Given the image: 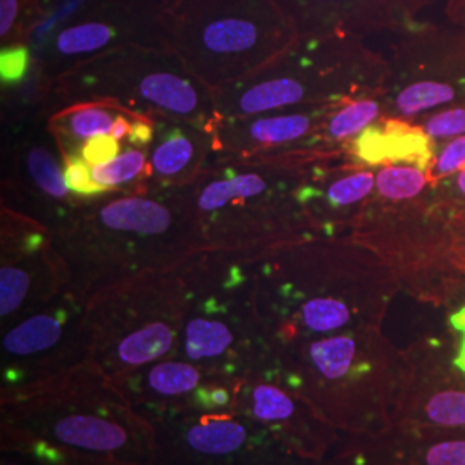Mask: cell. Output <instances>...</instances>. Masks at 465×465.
<instances>
[{
	"label": "cell",
	"mask_w": 465,
	"mask_h": 465,
	"mask_svg": "<svg viewBox=\"0 0 465 465\" xmlns=\"http://www.w3.org/2000/svg\"><path fill=\"white\" fill-rule=\"evenodd\" d=\"M259 311L280 355L334 332L380 328L399 280L347 236H305L253 259Z\"/></svg>",
	"instance_id": "cell-1"
},
{
	"label": "cell",
	"mask_w": 465,
	"mask_h": 465,
	"mask_svg": "<svg viewBox=\"0 0 465 465\" xmlns=\"http://www.w3.org/2000/svg\"><path fill=\"white\" fill-rule=\"evenodd\" d=\"M80 299L134 276L183 266L209 250L183 190L86 199L52 230Z\"/></svg>",
	"instance_id": "cell-2"
},
{
	"label": "cell",
	"mask_w": 465,
	"mask_h": 465,
	"mask_svg": "<svg viewBox=\"0 0 465 465\" xmlns=\"http://www.w3.org/2000/svg\"><path fill=\"white\" fill-rule=\"evenodd\" d=\"M0 440L42 441L86 465H150L155 432L107 376L86 366L0 395Z\"/></svg>",
	"instance_id": "cell-3"
},
{
	"label": "cell",
	"mask_w": 465,
	"mask_h": 465,
	"mask_svg": "<svg viewBox=\"0 0 465 465\" xmlns=\"http://www.w3.org/2000/svg\"><path fill=\"white\" fill-rule=\"evenodd\" d=\"M317 159L322 157L216 155L199 182L184 188L209 250L257 259L267 250L317 236L299 200L303 169Z\"/></svg>",
	"instance_id": "cell-4"
},
{
	"label": "cell",
	"mask_w": 465,
	"mask_h": 465,
	"mask_svg": "<svg viewBox=\"0 0 465 465\" xmlns=\"http://www.w3.org/2000/svg\"><path fill=\"white\" fill-rule=\"evenodd\" d=\"M184 312L180 353L232 380L278 364L259 311L253 259L200 252L183 266Z\"/></svg>",
	"instance_id": "cell-5"
},
{
	"label": "cell",
	"mask_w": 465,
	"mask_h": 465,
	"mask_svg": "<svg viewBox=\"0 0 465 465\" xmlns=\"http://www.w3.org/2000/svg\"><path fill=\"white\" fill-rule=\"evenodd\" d=\"M388 71V57L369 49L364 38H299L266 66L211 90L214 116L228 119L381 97Z\"/></svg>",
	"instance_id": "cell-6"
},
{
	"label": "cell",
	"mask_w": 465,
	"mask_h": 465,
	"mask_svg": "<svg viewBox=\"0 0 465 465\" xmlns=\"http://www.w3.org/2000/svg\"><path fill=\"white\" fill-rule=\"evenodd\" d=\"M163 45L209 92L290 49L299 35L276 0H157Z\"/></svg>",
	"instance_id": "cell-7"
},
{
	"label": "cell",
	"mask_w": 465,
	"mask_h": 465,
	"mask_svg": "<svg viewBox=\"0 0 465 465\" xmlns=\"http://www.w3.org/2000/svg\"><path fill=\"white\" fill-rule=\"evenodd\" d=\"M54 100L57 111L100 102L134 117L200 126L216 117L211 92L166 45L132 44L82 61L54 82Z\"/></svg>",
	"instance_id": "cell-8"
},
{
	"label": "cell",
	"mask_w": 465,
	"mask_h": 465,
	"mask_svg": "<svg viewBox=\"0 0 465 465\" xmlns=\"http://www.w3.org/2000/svg\"><path fill=\"white\" fill-rule=\"evenodd\" d=\"M282 369L336 430L381 431L391 397V351L380 328L334 332L282 353Z\"/></svg>",
	"instance_id": "cell-9"
},
{
	"label": "cell",
	"mask_w": 465,
	"mask_h": 465,
	"mask_svg": "<svg viewBox=\"0 0 465 465\" xmlns=\"http://www.w3.org/2000/svg\"><path fill=\"white\" fill-rule=\"evenodd\" d=\"M184 293L180 267L116 282L86 303L92 364L111 381L180 353Z\"/></svg>",
	"instance_id": "cell-10"
},
{
	"label": "cell",
	"mask_w": 465,
	"mask_h": 465,
	"mask_svg": "<svg viewBox=\"0 0 465 465\" xmlns=\"http://www.w3.org/2000/svg\"><path fill=\"white\" fill-rule=\"evenodd\" d=\"M460 211L434 197L431 190L403 202L372 195L355 219L350 236L372 250L399 282L420 290L422 282L457 269L453 245Z\"/></svg>",
	"instance_id": "cell-11"
},
{
	"label": "cell",
	"mask_w": 465,
	"mask_h": 465,
	"mask_svg": "<svg viewBox=\"0 0 465 465\" xmlns=\"http://www.w3.org/2000/svg\"><path fill=\"white\" fill-rule=\"evenodd\" d=\"M86 303L67 290L2 326L0 395L17 393L94 366Z\"/></svg>",
	"instance_id": "cell-12"
},
{
	"label": "cell",
	"mask_w": 465,
	"mask_h": 465,
	"mask_svg": "<svg viewBox=\"0 0 465 465\" xmlns=\"http://www.w3.org/2000/svg\"><path fill=\"white\" fill-rule=\"evenodd\" d=\"M382 92L384 117L416 123L465 105V30L417 19L397 34Z\"/></svg>",
	"instance_id": "cell-13"
},
{
	"label": "cell",
	"mask_w": 465,
	"mask_h": 465,
	"mask_svg": "<svg viewBox=\"0 0 465 465\" xmlns=\"http://www.w3.org/2000/svg\"><path fill=\"white\" fill-rule=\"evenodd\" d=\"M155 432L150 465H321L292 453L234 411L150 419Z\"/></svg>",
	"instance_id": "cell-14"
},
{
	"label": "cell",
	"mask_w": 465,
	"mask_h": 465,
	"mask_svg": "<svg viewBox=\"0 0 465 465\" xmlns=\"http://www.w3.org/2000/svg\"><path fill=\"white\" fill-rule=\"evenodd\" d=\"M5 150L2 205L52 230L86 200L67 186L64 157L47 130V116L35 114L9 123Z\"/></svg>",
	"instance_id": "cell-15"
},
{
	"label": "cell",
	"mask_w": 465,
	"mask_h": 465,
	"mask_svg": "<svg viewBox=\"0 0 465 465\" xmlns=\"http://www.w3.org/2000/svg\"><path fill=\"white\" fill-rule=\"evenodd\" d=\"M0 328L71 290V271L49 226L0 209Z\"/></svg>",
	"instance_id": "cell-16"
},
{
	"label": "cell",
	"mask_w": 465,
	"mask_h": 465,
	"mask_svg": "<svg viewBox=\"0 0 465 465\" xmlns=\"http://www.w3.org/2000/svg\"><path fill=\"white\" fill-rule=\"evenodd\" d=\"M232 411L264 428L292 453L317 464L338 440V430L300 391L280 361L238 380Z\"/></svg>",
	"instance_id": "cell-17"
},
{
	"label": "cell",
	"mask_w": 465,
	"mask_h": 465,
	"mask_svg": "<svg viewBox=\"0 0 465 465\" xmlns=\"http://www.w3.org/2000/svg\"><path fill=\"white\" fill-rule=\"evenodd\" d=\"M155 4L157 0H99L35 52L40 74L54 84L67 69L102 52L132 44L163 45Z\"/></svg>",
	"instance_id": "cell-18"
},
{
	"label": "cell",
	"mask_w": 465,
	"mask_h": 465,
	"mask_svg": "<svg viewBox=\"0 0 465 465\" xmlns=\"http://www.w3.org/2000/svg\"><path fill=\"white\" fill-rule=\"evenodd\" d=\"M236 382L182 355L161 359L117 380V391L147 420L190 412L232 411Z\"/></svg>",
	"instance_id": "cell-19"
},
{
	"label": "cell",
	"mask_w": 465,
	"mask_h": 465,
	"mask_svg": "<svg viewBox=\"0 0 465 465\" xmlns=\"http://www.w3.org/2000/svg\"><path fill=\"white\" fill-rule=\"evenodd\" d=\"M340 104L228 119L214 117L209 124L214 152L223 157H328L347 153L330 149L324 140L328 119Z\"/></svg>",
	"instance_id": "cell-20"
},
{
	"label": "cell",
	"mask_w": 465,
	"mask_h": 465,
	"mask_svg": "<svg viewBox=\"0 0 465 465\" xmlns=\"http://www.w3.org/2000/svg\"><path fill=\"white\" fill-rule=\"evenodd\" d=\"M376 190V167L338 153L309 163L299 184V200L319 236H347Z\"/></svg>",
	"instance_id": "cell-21"
},
{
	"label": "cell",
	"mask_w": 465,
	"mask_h": 465,
	"mask_svg": "<svg viewBox=\"0 0 465 465\" xmlns=\"http://www.w3.org/2000/svg\"><path fill=\"white\" fill-rule=\"evenodd\" d=\"M299 38L400 34L419 19L424 0H276Z\"/></svg>",
	"instance_id": "cell-22"
},
{
	"label": "cell",
	"mask_w": 465,
	"mask_h": 465,
	"mask_svg": "<svg viewBox=\"0 0 465 465\" xmlns=\"http://www.w3.org/2000/svg\"><path fill=\"white\" fill-rule=\"evenodd\" d=\"M216 157L209 126L174 119H155L149 147V174L143 192L183 190L199 182Z\"/></svg>",
	"instance_id": "cell-23"
},
{
	"label": "cell",
	"mask_w": 465,
	"mask_h": 465,
	"mask_svg": "<svg viewBox=\"0 0 465 465\" xmlns=\"http://www.w3.org/2000/svg\"><path fill=\"white\" fill-rule=\"evenodd\" d=\"M347 153L357 163L369 167L416 163L430 171L434 142L416 123L382 117L353 138Z\"/></svg>",
	"instance_id": "cell-24"
},
{
	"label": "cell",
	"mask_w": 465,
	"mask_h": 465,
	"mask_svg": "<svg viewBox=\"0 0 465 465\" xmlns=\"http://www.w3.org/2000/svg\"><path fill=\"white\" fill-rule=\"evenodd\" d=\"M121 111L100 102L66 105L47 117V130L63 157L80 155L84 143L97 134H113Z\"/></svg>",
	"instance_id": "cell-25"
},
{
	"label": "cell",
	"mask_w": 465,
	"mask_h": 465,
	"mask_svg": "<svg viewBox=\"0 0 465 465\" xmlns=\"http://www.w3.org/2000/svg\"><path fill=\"white\" fill-rule=\"evenodd\" d=\"M384 117L381 97L371 95L341 102L328 119L324 140L328 147L347 152L353 138Z\"/></svg>",
	"instance_id": "cell-26"
},
{
	"label": "cell",
	"mask_w": 465,
	"mask_h": 465,
	"mask_svg": "<svg viewBox=\"0 0 465 465\" xmlns=\"http://www.w3.org/2000/svg\"><path fill=\"white\" fill-rule=\"evenodd\" d=\"M149 174V147H136L123 142V150L114 161L92 167L95 183L116 192H143Z\"/></svg>",
	"instance_id": "cell-27"
},
{
	"label": "cell",
	"mask_w": 465,
	"mask_h": 465,
	"mask_svg": "<svg viewBox=\"0 0 465 465\" xmlns=\"http://www.w3.org/2000/svg\"><path fill=\"white\" fill-rule=\"evenodd\" d=\"M430 186L428 169L416 163H393L376 167V199L388 202L419 199Z\"/></svg>",
	"instance_id": "cell-28"
},
{
	"label": "cell",
	"mask_w": 465,
	"mask_h": 465,
	"mask_svg": "<svg viewBox=\"0 0 465 465\" xmlns=\"http://www.w3.org/2000/svg\"><path fill=\"white\" fill-rule=\"evenodd\" d=\"M40 17V0H0V47L26 44Z\"/></svg>",
	"instance_id": "cell-29"
},
{
	"label": "cell",
	"mask_w": 465,
	"mask_h": 465,
	"mask_svg": "<svg viewBox=\"0 0 465 465\" xmlns=\"http://www.w3.org/2000/svg\"><path fill=\"white\" fill-rule=\"evenodd\" d=\"M0 465H86L42 441L0 440Z\"/></svg>",
	"instance_id": "cell-30"
},
{
	"label": "cell",
	"mask_w": 465,
	"mask_h": 465,
	"mask_svg": "<svg viewBox=\"0 0 465 465\" xmlns=\"http://www.w3.org/2000/svg\"><path fill=\"white\" fill-rule=\"evenodd\" d=\"M36 66L34 50L28 44H15L0 49V80L2 90L15 88L30 78Z\"/></svg>",
	"instance_id": "cell-31"
},
{
	"label": "cell",
	"mask_w": 465,
	"mask_h": 465,
	"mask_svg": "<svg viewBox=\"0 0 465 465\" xmlns=\"http://www.w3.org/2000/svg\"><path fill=\"white\" fill-rule=\"evenodd\" d=\"M416 124L430 134L434 143L465 134V105L434 111L426 116L419 117Z\"/></svg>",
	"instance_id": "cell-32"
},
{
	"label": "cell",
	"mask_w": 465,
	"mask_h": 465,
	"mask_svg": "<svg viewBox=\"0 0 465 465\" xmlns=\"http://www.w3.org/2000/svg\"><path fill=\"white\" fill-rule=\"evenodd\" d=\"M426 417L436 426H465V391L451 390L434 395L426 405Z\"/></svg>",
	"instance_id": "cell-33"
},
{
	"label": "cell",
	"mask_w": 465,
	"mask_h": 465,
	"mask_svg": "<svg viewBox=\"0 0 465 465\" xmlns=\"http://www.w3.org/2000/svg\"><path fill=\"white\" fill-rule=\"evenodd\" d=\"M64 176L69 190L84 199H95L107 193H113L111 190L95 183L92 176V166L84 161L82 155H69L64 157Z\"/></svg>",
	"instance_id": "cell-34"
},
{
	"label": "cell",
	"mask_w": 465,
	"mask_h": 465,
	"mask_svg": "<svg viewBox=\"0 0 465 465\" xmlns=\"http://www.w3.org/2000/svg\"><path fill=\"white\" fill-rule=\"evenodd\" d=\"M123 150V143L113 134H97L90 138L82 149V157L90 166H100L114 161Z\"/></svg>",
	"instance_id": "cell-35"
},
{
	"label": "cell",
	"mask_w": 465,
	"mask_h": 465,
	"mask_svg": "<svg viewBox=\"0 0 465 465\" xmlns=\"http://www.w3.org/2000/svg\"><path fill=\"white\" fill-rule=\"evenodd\" d=\"M432 195L445 200L457 209H465V166L455 174L431 183Z\"/></svg>",
	"instance_id": "cell-36"
},
{
	"label": "cell",
	"mask_w": 465,
	"mask_h": 465,
	"mask_svg": "<svg viewBox=\"0 0 465 465\" xmlns=\"http://www.w3.org/2000/svg\"><path fill=\"white\" fill-rule=\"evenodd\" d=\"M428 465H465V441L438 443L426 455Z\"/></svg>",
	"instance_id": "cell-37"
},
{
	"label": "cell",
	"mask_w": 465,
	"mask_h": 465,
	"mask_svg": "<svg viewBox=\"0 0 465 465\" xmlns=\"http://www.w3.org/2000/svg\"><path fill=\"white\" fill-rule=\"evenodd\" d=\"M155 136V121L149 117H134L132 123V132L124 142L136 145V147H150Z\"/></svg>",
	"instance_id": "cell-38"
},
{
	"label": "cell",
	"mask_w": 465,
	"mask_h": 465,
	"mask_svg": "<svg viewBox=\"0 0 465 465\" xmlns=\"http://www.w3.org/2000/svg\"><path fill=\"white\" fill-rule=\"evenodd\" d=\"M453 264L465 272V209L460 211L457 221V232H455V245H453Z\"/></svg>",
	"instance_id": "cell-39"
},
{
	"label": "cell",
	"mask_w": 465,
	"mask_h": 465,
	"mask_svg": "<svg viewBox=\"0 0 465 465\" xmlns=\"http://www.w3.org/2000/svg\"><path fill=\"white\" fill-rule=\"evenodd\" d=\"M450 324L462 332V343H460V350H459V357L455 359V366L462 369L465 372V307L460 311H457L453 316L450 317Z\"/></svg>",
	"instance_id": "cell-40"
},
{
	"label": "cell",
	"mask_w": 465,
	"mask_h": 465,
	"mask_svg": "<svg viewBox=\"0 0 465 465\" xmlns=\"http://www.w3.org/2000/svg\"><path fill=\"white\" fill-rule=\"evenodd\" d=\"M445 15L451 25L465 30V0H445Z\"/></svg>",
	"instance_id": "cell-41"
},
{
	"label": "cell",
	"mask_w": 465,
	"mask_h": 465,
	"mask_svg": "<svg viewBox=\"0 0 465 465\" xmlns=\"http://www.w3.org/2000/svg\"><path fill=\"white\" fill-rule=\"evenodd\" d=\"M140 117V116H138ZM134 116L130 114H124V113H119V116L116 117V123L113 126V136L119 140L121 143L128 138V134L132 132V123H134Z\"/></svg>",
	"instance_id": "cell-42"
}]
</instances>
